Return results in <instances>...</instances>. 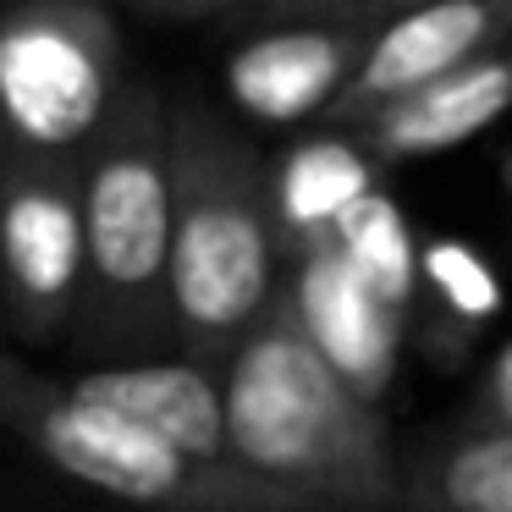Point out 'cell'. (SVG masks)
<instances>
[{
	"label": "cell",
	"instance_id": "16",
	"mask_svg": "<svg viewBox=\"0 0 512 512\" xmlns=\"http://www.w3.org/2000/svg\"><path fill=\"white\" fill-rule=\"evenodd\" d=\"M435 0H265L254 17L237 28H270V23H347V28H380L402 12H419Z\"/></svg>",
	"mask_w": 512,
	"mask_h": 512
},
{
	"label": "cell",
	"instance_id": "7",
	"mask_svg": "<svg viewBox=\"0 0 512 512\" xmlns=\"http://www.w3.org/2000/svg\"><path fill=\"white\" fill-rule=\"evenodd\" d=\"M507 34H512V0H435V6L391 17V23L369 28L353 78L342 83V94L320 116V127L325 133H353L380 105L468 67L485 50H507Z\"/></svg>",
	"mask_w": 512,
	"mask_h": 512
},
{
	"label": "cell",
	"instance_id": "15",
	"mask_svg": "<svg viewBox=\"0 0 512 512\" xmlns=\"http://www.w3.org/2000/svg\"><path fill=\"white\" fill-rule=\"evenodd\" d=\"M331 248L364 276V287L375 292L380 303H391V309L408 320L413 281H419V243H413L408 221H402V210L386 199V193L380 188L364 193V199L336 221Z\"/></svg>",
	"mask_w": 512,
	"mask_h": 512
},
{
	"label": "cell",
	"instance_id": "12",
	"mask_svg": "<svg viewBox=\"0 0 512 512\" xmlns=\"http://www.w3.org/2000/svg\"><path fill=\"white\" fill-rule=\"evenodd\" d=\"M397 507L408 512H512V430L463 419L430 446L397 452Z\"/></svg>",
	"mask_w": 512,
	"mask_h": 512
},
{
	"label": "cell",
	"instance_id": "6",
	"mask_svg": "<svg viewBox=\"0 0 512 512\" xmlns=\"http://www.w3.org/2000/svg\"><path fill=\"white\" fill-rule=\"evenodd\" d=\"M83 281L78 166L0 155V331L6 353L56 347L72 336Z\"/></svg>",
	"mask_w": 512,
	"mask_h": 512
},
{
	"label": "cell",
	"instance_id": "3",
	"mask_svg": "<svg viewBox=\"0 0 512 512\" xmlns=\"http://www.w3.org/2000/svg\"><path fill=\"white\" fill-rule=\"evenodd\" d=\"M83 281L72 347L89 364L160 358L166 325V243H171V155L166 94L127 78L100 138L78 160Z\"/></svg>",
	"mask_w": 512,
	"mask_h": 512
},
{
	"label": "cell",
	"instance_id": "11",
	"mask_svg": "<svg viewBox=\"0 0 512 512\" xmlns=\"http://www.w3.org/2000/svg\"><path fill=\"white\" fill-rule=\"evenodd\" d=\"M507 100H512V61L507 50H485L468 67L380 105L347 138L364 149V160L375 171L408 166V160H430V155H446V149L474 144L479 133H490L507 116Z\"/></svg>",
	"mask_w": 512,
	"mask_h": 512
},
{
	"label": "cell",
	"instance_id": "19",
	"mask_svg": "<svg viewBox=\"0 0 512 512\" xmlns=\"http://www.w3.org/2000/svg\"><path fill=\"white\" fill-rule=\"evenodd\" d=\"M0 353H6V331H0Z\"/></svg>",
	"mask_w": 512,
	"mask_h": 512
},
{
	"label": "cell",
	"instance_id": "14",
	"mask_svg": "<svg viewBox=\"0 0 512 512\" xmlns=\"http://www.w3.org/2000/svg\"><path fill=\"white\" fill-rule=\"evenodd\" d=\"M424 298V309H408V325H419V342L435 358H463L468 342L501 314V287L496 270L485 265L474 243L457 237H430L419 248V281H413V303Z\"/></svg>",
	"mask_w": 512,
	"mask_h": 512
},
{
	"label": "cell",
	"instance_id": "4",
	"mask_svg": "<svg viewBox=\"0 0 512 512\" xmlns=\"http://www.w3.org/2000/svg\"><path fill=\"white\" fill-rule=\"evenodd\" d=\"M0 430H12L56 474L149 512H320L254 485L237 468L188 463L166 441L83 408L56 375L28 369L23 353H0Z\"/></svg>",
	"mask_w": 512,
	"mask_h": 512
},
{
	"label": "cell",
	"instance_id": "18",
	"mask_svg": "<svg viewBox=\"0 0 512 512\" xmlns=\"http://www.w3.org/2000/svg\"><path fill=\"white\" fill-rule=\"evenodd\" d=\"M468 419L496 424V430H512V353L496 347L485 358V375H479V391L468 397Z\"/></svg>",
	"mask_w": 512,
	"mask_h": 512
},
{
	"label": "cell",
	"instance_id": "13",
	"mask_svg": "<svg viewBox=\"0 0 512 512\" xmlns=\"http://www.w3.org/2000/svg\"><path fill=\"white\" fill-rule=\"evenodd\" d=\"M375 188H380V171L369 166L364 149L347 133H325L320 127L314 138L292 144L270 166V215H276L281 259L292 248L331 243L336 221Z\"/></svg>",
	"mask_w": 512,
	"mask_h": 512
},
{
	"label": "cell",
	"instance_id": "2",
	"mask_svg": "<svg viewBox=\"0 0 512 512\" xmlns=\"http://www.w3.org/2000/svg\"><path fill=\"white\" fill-rule=\"evenodd\" d=\"M171 243L166 325L177 358L221 369L281 292V237L270 215V160L226 111L166 100Z\"/></svg>",
	"mask_w": 512,
	"mask_h": 512
},
{
	"label": "cell",
	"instance_id": "1",
	"mask_svg": "<svg viewBox=\"0 0 512 512\" xmlns=\"http://www.w3.org/2000/svg\"><path fill=\"white\" fill-rule=\"evenodd\" d=\"M226 463L254 485L320 512H397V446L303 336L287 292L221 364Z\"/></svg>",
	"mask_w": 512,
	"mask_h": 512
},
{
	"label": "cell",
	"instance_id": "17",
	"mask_svg": "<svg viewBox=\"0 0 512 512\" xmlns=\"http://www.w3.org/2000/svg\"><path fill=\"white\" fill-rule=\"evenodd\" d=\"M111 12H133L144 23H171V28H193V23H215V17H254L265 0H105Z\"/></svg>",
	"mask_w": 512,
	"mask_h": 512
},
{
	"label": "cell",
	"instance_id": "8",
	"mask_svg": "<svg viewBox=\"0 0 512 512\" xmlns=\"http://www.w3.org/2000/svg\"><path fill=\"white\" fill-rule=\"evenodd\" d=\"M281 292H287V303L298 314L303 336L314 342V353L358 397L380 408L391 375H397V353H402V336H408V320L391 303H380L364 287V276L331 243L292 248L281 259Z\"/></svg>",
	"mask_w": 512,
	"mask_h": 512
},
{
	"label": "cell",
	"instance_id": "10",
	"mask_svg": "<svg viewBox=\"0 0 512 512\" xmlns=\"http://www.w3.org/2000/svg\"><path fill=\"white\" fill-rule=\"evenodd\" d=\"M67 397L83 408H100L133 430L166 441L188 463L232 468L221 430V369H204L193 358H138V364H89L61 380Z\"/></svg>",
	"mask_w": 512,
	"mask_h": 512
},
{
	"label": "cell",
	"instance_id": "21",
	"mask_svg": "<svg viewBox=\"0 0 512 512\" xmlns=\"http://www.w3.org/2000/svg\"><path fill=\"white\" fill-rule=\"evenodd\" d=\"M0 6H6V0H0Z\"/></svg>",
	"mask_w": 512,
	"mask_h": 512
},
{
	"label": "cell",
	"instance_id": "5",
	"mask_svg": "<svg viewBox=\"0 0 512 512\" xmlns=\"http://www.w3.org/2000/svg\"><path fill=\"white\" fill-rule=\"evenodd\" d=\"M122 23L105 0L0 6V138L17 155L72 160L100 138L127 89Z\"/></svg>",
	"mask_w": 512,
	"mask_h": 512
},
{
	"label": "cell",
	"instance_id": "9",
	"mask_svg": "<svg viewBox=\"0 0 512 512\" xmlns=\"http://www.w3.org/2000/svg\"><path fill=\"white\" fill-rule=\"evenodd\" d=\"M243 45L226 56V94L259 127L320 122L353 78L369 28L347 23H270L237 28Z\"/></svg>",
	"mask_w": 512,
	"mask_h": 512
},
{
	"label": "cell",
	"instance_id": "20",
	"mask_svg": "<svg viewBox=\"0 0 512 512\" xmlns=\"http://www.w3.org/2000/svg\"><path fill=\"white\" fill-rule=\"evenodd\" d=\"M0 155H6V138H0Z\"/></svg>",
	"mask_w": 512,
	"mask_h": 512
}]
</instances>
